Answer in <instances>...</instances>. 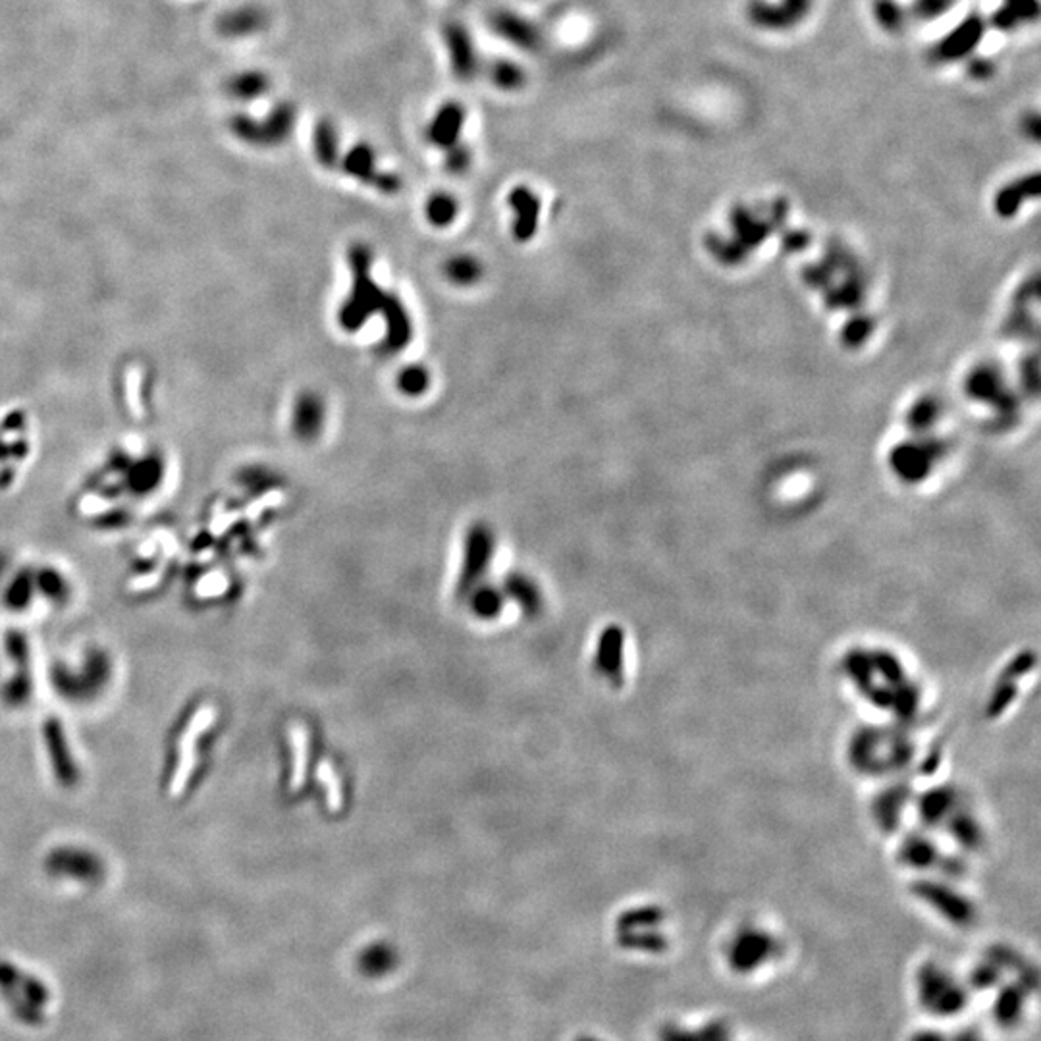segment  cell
Listing matches in <instances>:
<instances>
[{
	"label": "cell",
	"mask_w": 1041,
	"mask_h": 1041,
	"mask_svg": "<svg viewBox=\"0 0 1041 1041\" xmlns=\"http://www.w3.org/2000/svg\"><path fill=\"white\" fill-rule=\"evenodd\" d=\"M350 261L351 282L350 296L346 297L338 319L346 332H358L365 327L374 315L381 311L382 301L386 294L373 278V252L363 244L351 245L348 253Z\"/></svg>",
	"instance_id": "cell-1"
},
{
	"label": "cell",
	"mask_w": 1041,
	"mask_h": 1041,
	"mask_svg": "<svg viewBox=\"0 0 1041 1041\" xmlns=\"http://www.w3.org/2000/svg\"><path fill=\"white\" fill-rule=\"evenodd\" d=\"M914 989L920 1007L939 1019L955 1017L968 1003V989L965 984H960L949 970L935 963H927L920 968Z\"/></svg>",
	"instance_id": "cell-2"
},
{
	"label": "cell",
	"mask_w": 1041,
	"mask_h": 1041,
	"mask_svg": "<svg viewBox=\"0 0 1041 1041\" xmlns=\"http://www.w3.org/2000/svg\"><path fill=\"white\" fill-rule=\"evenodd\" d=\"M777 955V942L766 930L745 927L731 939L725 958L731 970L748 976L768 965Z\"/></svg>",
	"instance_id": "cell-3"
},
{
	"label": "cell",
	"mask_w": 1041,
	"mask_h": 1041,
	"mask_svg": "<svg viewBox=\"0 0 1041 1041\" xmlns=\"http://www.w3.org/2000/svg\"><path fill=\"white\" fill-rule=\"evenodd\" d=\"M294 126H296V108L288 103H282L274 108L273 115L266 116L265 120H253L249 116H236L232 120V130L242 141L261 145V147L284 144L294 130Z\"/></svg>",
	"instance_id": "cell-4"
},
{
	"label": "cell",
	"mask_w": 1041,
	"mask_h": 1041,
	"mask_svg": "<svg viewBox=\"0 0 1041 1041\" xmlns=\"http://www.w3.org/2000/svg\"><path fill=\"white\" fill-rule=\"evenodd\" d=\"M213 708H201L198 714L191 718L188 727L183 731L182 739H180L178 764H176L174 777H172V785H170L172 797H180L188 787L193 768H195V762H198L199 739L203 737V733L213 725Z\"/></svg>",
	"instance_id": "cell-5"
},
{
	"label": "cell",
	"mask_w": 1041,
	"mask_h": 1041,
	"mask_svg": "<svg viewBox=\"0 0 1041 1041\" xmlns=\"http://www.w3.org/2000/svg\"><path fill=\"white\" fill-rule=\"evenodd\" d=\"M812 8V0H779L762 2L754 0L748 7V20L762 30L785 31L805 20Z\"/></svg>",
	"instance_id": "cell-6"
},
{
	"label": "cell",
	"mask_w": 1041,
	"mask_h": 1041,
	"mask_svg": "<svg viewBox=\"0 0 1041 1041\" xmlns=\"http://www.w3.org/2000/svg\"><path fill=\"white\" fill-rule=\"evenodd\" d=\"M43 735H45L46 743V753H49V761H51V766H53V774L61 785L64 787H72L76 785L77 779H79V769H77L76 761H74V754H72V748H70L68 737H66V731L62 727L61 720L59 718H49L45 725H43Z\"/></svg>",
	"instance_id": "cell-7"
},
{
	"label": "cell",
	"mask_w": 1041,
	"mask_h": 1041,
	"mask_svg": "<svg viewBox=\"0 0 1041 1041\" xmlns=\"http://www.w3.org/2000/svg\"><path fill=\"white\" fill-rule=\"evenodd\" d=\"M382 319L386 325L384 340H382L381 351L386 355H394L405 350L413 338V319L407 307L402 301V297L395 294H386L381 307Z\"/></svg>",
	"instance_id": "cell-8"
},
{
	"label": "cell",
	"mask_w": 1041,
	"mask_h": 1041,
	"mask_svg": "<svg viewBox=\"0 0 1041 1041\" xmlns=\"http://www.w3.org/2000/svg\"><path fill=\"white\" fill-rule=\"evenodd\" d=\"M986 35V22L980 15H968L955 30L947 33L935 46V59L942 62L963 61L980 45Z\"/></svg>",
	"instance_id": "cell-9"
},
{
	"label": "cell",
	"mask_w": 1041,
	"mask_h": 1041,
	"mask_svg": "<svg viewBox=\"0 0 1041 1041\" xmlns=\"http://www.w3.org/2000/svg\"><path fill=\"white\" fill-rule=\"evenodd\" d=\"M46 867L53 874L76 878L79 882H99V878L105 875V867L95 854L66 847L61 851L51 852Z\"/></svg>",
	"instance_id": "cell-10"
},
{
	"label": "cell",
	"mask_w": 1041,
	"mask_h": 1041,
	"mask_svg": "<svg viewBox=\"0 0 1041 1041\" xmlns=\"http://www.w3.org/2000/svg\"><path fill=\"white\" fill-rule=\"evenodd\" d=\"M446 39V51H448L449 66L456 74L457 79L461 82H471L477 70H479V59H477V49L472 43L471 33L465 30L459 23H452L444 33Z\"/></svg>",
	"instance_id": "cell-11"
},
{
	"label": "cell",
	"mask_w": 1041,
	"mask_h": 1041,
	"mask_svg": "<svg viewBox=\"0 0 1041 1041\" xmlns=\"http://www.w3.org/2000/svg\"><path fill=\"white\" fill-rule=\"evenodd\" d=\"M495 552V537L485 524H475L465 540V562L461 585L469 586L485 575Z\"/></svg>",
	"instance_id": "cell-12"
},
{
	"label": "cell",
	"mask_w": 1041,
	"mask_h": 1041,
	"mask_svg": "<svg viewBox=\"0 0 1041 1041\" xmlns=\"http://www.w3.org/2000/svg\"><path fill=\"white\" fill-rule=\"evenodd\" d=\"M465 123H467V113H465L464 105L452 100V103H446L436 110V115L433 116V120L426 128V137L434 147H440V149L449 151L452 147L459 144Z\"/></svg>",
	"instance_id": "cell-13"
},
{
	"label": "cell",
	"mask_w": 1041,
	"mask_h": 1041,
	"mask_svg": "<svg viewBox=\"0 0 1041 1041\" xmlns=\"http://www.w3.org/2000/svg\"><path fill=\"white\" fill-rule=\"evenodd\" d=\"M511 211H513V236L518 242L524 244L537 236L540 222V199L531 188L518 185L513 188L508 198Z\"/></svg>",
	"instance_id": "cell-14"
},
{
	"label": "cell",
	"mask_w": 1041,
	"mask_h": 1041,
	"mask_svg": "<svg viewBox=\"0 0 1041 1041\" xmlns=\"http://www.w3.org/2000/svg\"><path fill=\"white\" fill-rule=\"evenodd\" d=\"M327 423V403L315 392L299 395L294 410V431L301 440L319 438Z\"/></svg>",
	"instance_id": "cell-15"
},
{
	"label": "cell",
	"mask_w": 1041,
	"mask_h": 1041,
	"mask_svg": "<svg viewBox=\"0 0 1041 1041\" xmlns=\"http://www.w3.org/2000/svg\"><path fill=\"white\" fill-rule=\"evenodd\" d=\"M492 28L496 35L506 39L511 45L519 46L523 51H537L542 39L540 33L529 20L521 15L511 14V12H500L492 18Z\"/></svg>",
	"instance_id": "cell-16"
},
{
	"label": "cell",
	"mask_w": 1041,
	"mask_h": 1041,
	"mask_svg": "<svg viewBox=\"0 0 1041 1041\" xmlns=\"http://www.w3.org/2000/svg\"><path fill=\"white\" fill-rule=\"evenodd\" d=\"M266 25V14L259 8H240L230 14L222 15L219 30L226 38H247Z\"/></svg>",
	"instance_id": "cell-17"
},
{
	"label": "cell",
	"mask_w": 1041,
	"mask_h": 1041,
	"mask_svg": "<svg viewBox=\"0 0 1041 1041\" xmlns=\"http://www.w3.org/2000/svg\"><path fill=\"white\" fill-rule=\"evenodd\" d=\"M1035 984H1028V978H1024V981L1020 984H1015V986H1007L1003 988V991L999 994L996 1001V1009H994V1015L996 1019L1005 1024V1027H1011L1017 1020L1020 1019V1012H1022V1007H1024V999H1028V991L1034 988Z\"/></svg>",
	"instance_id": "cell-18"
},
{
	"label": "cell",
	"mask_w": 1041,
	"mask_h": 1041,
	"mask_svg": "<svg viewBox=\"0 0 1041 1041\" xmlns=\"http://www.w3.org/2000/svg\"><path fill=\"white\" fill-rule=\"evenodd\" d=\"M343 172L355 178L359 182L373 183L379 178V168H376V155H374L371 145H355L343 159Z\"/></svg>",
	"instance_id": "cell-19"
},
{
	"label": "cell",
	"mask_w": 1041,
	"mask_h": 1041,
	"mask_svg": "<svg viewBox=\"0 0 1041 1041\" xmlns=\"http://www.w3.org/2000/svg\"><path fill=\"white\" fill-rule=\"evenodd\" d=\"M312 149L315 159L325 168H332L340 160V136L334 124L330 120H320L312 131Z\"/></svg>",
	"instance_id": "cell-20"
},
{
	"label": "cell",
	"mask_w": 1041,
	"mask_h": 1041,
	"mask_svg": "<svg viewBox=\"0 0 1041 1041\" xmlns=\"http://www.w3.org/2000/svg\"><path fill=\"white\" fill-rule=\"evenodd\" d=\"M444 273H446L452 284L461 286V288H469L482 278L485 268H482L477 257L464 253V255H456V257L448 259V263L444 266Z\"/></svg>",
	"instance_id": "cell-21"
},
{
	"label": "cell",
	"mask_w": 1041,
	"mask_h": 1041,
	"mask_svg": "<svg viewBox=\"0 0 1041 1041\" xmlns=\"http://www.w3.org/2000/svg\"><path fill=\"white\" fill-rule=\"evenodd\" d=\"M730 1040V1030L722 1020L710 1022L707 1027L697 1028H677L668 1027L661 1032V1041H727Z\"/></svg>",
	"instance_id": "cell-22"
},
{
	"label": "cell",
	"mask_w": 1041,
	"mask_h": 1041,
	"mask_svg": "<svg viewBox=\"0 0 1041 1041\" xmlns=\"http://www.w3.org/2000/svg\"><path fill=\"white\" fill-rule=\"evenodd\" d=\"M270 87V79L263 72H245L230 79L229 92L242 100L259 99Z\"/></svg>",
	"instance_id": "cell-23"
},
{
	"label": "cell",
	"mask_w": 1041,
	"mask_h": 1041,
	"mask_svg": "<svg viewBox=\"0 0 1041 1041\" xmlns=\"http://www.w3.org/2000/svg\"><path fill=\"white\" fill-rule=\"evenodd\" d=\"M426 221L431 222L436 229H446L452 222L456 221L459 213L457 199L449 193H434L433 198L426 201L425 206Z\"/></svg>",
	"instance_id": "cell-24"
},
{
	"label": "cell",
	"mask_w": 1041,
	"mask_h": 1041,
	"mask_svg": "<svg viewBox=\"0 0 1041 1041\" xmlns=\"http://www.w3.org/2000/svg\"><path fill=\"white\" fill-rule=\"evenodd\" d=\"M490 77L496 87H500L503 92H518L527 82L524 70L511 61H496L490 70Z\"/></svg>",
	"instance_id": "cell-25"
},
{
	"label": "cell",
	"mask_w": 1041,
	"mask_h": 1041,
	"mask_svg": "<svg viewBox=\"0 0 1041 1041\" xmlns=\"http://www.w3.org/2000/svg\"><path fill=\"white\" fill-rule=\"evenodd\" d=\"M428 386H431V373L426 371L425 367H405V369H402V373L397 374V389L402 390L403 394L410 395V397H418V395L425 394Z\"/></svg>",
	"instance_id": "cell-26"
},
{
	"label": "cell",
	"mask_w": 1041,
	"mask_h": 1041,
	"mask_svg": "<svg viewBox=\"0 0 1041 1041\" xmlns=\"http://www.w3.org/2000/svg\"><path fill=\"white\" fill-rule=\"evenodd\" d=\"M874 18L880 28L890 33H897L905 25V12L899 7L897 0H875Z\"/></svg>",
	"instance_id": "cell-27"
},
{
	"label": "cell",
	"mask_w": 1041,
	"mask_h": 1041,
	"mask_svg": "<svg viewBox=\"0 0 1041 1041\" xmlns=\"http://www.w3.org/2000/svg\"><path fill=\"white\" fill-rule=\"evenodd\" d=\"M957 0H914V14L920 20H937L943 14H947L950 8L955 7Z\"/></svg>",
	"instance_id": "cell-28"
},
{
	"label": "cell",
	"mask_w": 1041,
	"mask_h": 1041,
	"mask_svg": "<svg viewBox=\"0 0 1041 1041\" xmlns=\"http://www.w3.org/2000/svg\"><path fill=\"white\" fill-rule=\"evenodd\" d=\"M472 157L471 152L464 145L457 144L456 147H452L448 151V157H446V168H448L452 174H464L471 167Z\"/></svg>",
	"instance_id": "cell-29"
},
{
	"label": "cell",
	"mask_w": 1041,
	"mask_h": 1041,
	"mask_svg": "<svg viewBox=\"0 0 1041 1041\" xmlns=\"http://www.w3.org/2000/svg\"><path fill=\"white\" fill-rule=\"evenodd\" d=\"M390 963H392V957H390L389 950L384 949V947H374V949L367 953V970H376V966H379V970H384L386 966H390Z\"/></svg>",
	"instance_id": "cell-30"
},
{
	"label": "cell",
	"mask_w": 1041,
	"mask_h": 1041,
	"mask_svg": "<svg viewBox=\"0 0 1041 1041\" xmlns=\"http://www.w3.org/2000/svg\"><path fill=\"white\" fill-rule=\"evenodd\" d=\"M968 72H970V76H973L974 79H989V77L994 76L996 66H994L988 59H976V61L970 62Z\"/></svg>",
	"instance_id": "cell-31"
},
{
	"label": "cell",
	"mask_w": 1041,
	"mask_h": 1041,
	"mask_svg": "<svg viewBox=\"0 0 1041 1041\" xmlns=\"http://www.w3.org/2000/svg\"><path fill=\"white\" fill-rule=\"evenodd\" d=\"M477 604H479V608L482 609V612L490 614V612L498 606V598H496V594L492 593V591H482V593L479 594V598H477Z\"/></svg>",
	"instance_id": "cell-32"
},
{
	"label": "cell",
	"mask_w": 1041,
	"mask_h": 1041,
	"mask_svg": "<svg viewBox=\"0 0 1041 1041\" xmlns=\"http://www.w3.org/2000/svg\"><path fill=\"white\" fill-rule=\"evenodd\" d=\"M911 1041H947V1035H943V1032H937V1030H920L912 1035Z\"/></svg>",
	"instance_id": "cell-33"
},
{
	"label": "cell",
	"mask_w": 1041,
	"mask_h": 1041,
	"mask_svg": "<svg viewBox=\"0 0 1041 1041\" xmlns=\"http://www.w3.org/2000/svg\"><path fill=\"white\" fill-rule=\"evenodd\" d=\"M947 1041H984L980 1035L973 1034V1032H963V1035H957V1038H947Z\"/></svg>",
	"instance_id": "cell-34"
},
{
	"label": "cell",
	"mask_w": 1041,
	"mask_h": 1041,
	"mask_svg": "<svg viewBox=\"0 0 1041 1041\" xmlns=\"http://www.w3.org/2000/svg\"><path fill=\"white\" fill-rule=\"evenodd\" d=\"M583 1041H593V1040H583Z\"/></svg>",
	"instance_id": "cell-35"
}]
</instances>
